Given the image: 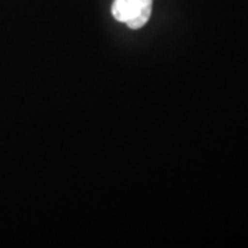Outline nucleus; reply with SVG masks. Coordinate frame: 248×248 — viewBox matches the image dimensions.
I'll use <instances>...</instances> for the list:
<instances>
[{"instance_id":"nucleus-1","label":"nucleus","mask_w":248,"mask_h":248,"mask_svg":"<svg viewBox=\"0 0 248 248\" xmlns=\"http://www.w3.org/2000/svg\"><path fill=\"white\" fill-rule=\"evenodd\" d=\"M153 0H115L112 16L131 29L145 27L152 16Z\"/></svg>"}]
</instances>
